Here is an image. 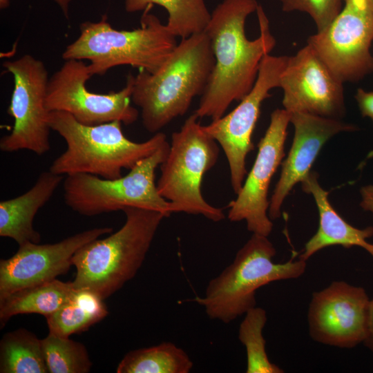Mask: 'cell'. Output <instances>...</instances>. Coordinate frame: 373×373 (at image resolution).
<instances>
[{
  "label": "cell",
  "mask_w": 373,
  "mask_h": 373,
  "mask_svg": "<svg viewBox=\"0 0 373 373\" xmlns=\"http://www.w3.org/2000/svg\"><path fill=\"white\" fill-rule=\"evenodd\" d=\"M204 32L216 61L194 113L200 119L216 120L251 90L260 62L273 50L276 39L256 0L222 1L211 13Z\"/></svg>",
  "instance_id": "1"
},
{
  "label": "cell",
  "mask_w": 373,
  "mask_h": 373,
  "mask_svg": "<svg viewBox=\"0 0 373 373\" xmlns=\"http://www.w3.org/2000/svg\"><path fill=\"white\" fill-rule=\"evenodd\" d=\"M215 61L204 31L182 39L156 72L140 70L134 79L131 102L141 109L144 128L156 133L184 115L194 97L204 93Z\"/></svg>",
  "instance_id": "2"
},
{
  "label": "cell",
  "mask_w": 373,
  "mask_h": 373,
  "mask_svg": "<svg viewBox=\"0 0 373 373\" xmlns=\"http://www.w3.org/2000/svg\"><path fill=\"white\" fill-rule=\"evenodd\" d=\"M51 130L66 142V150L52 162L49 170L58 175H94L104 179L122 176V170L133 169L169 142L162 132L145 142H135L123 133L122 122L113 121L88 126L71 115L51 111L48 115Z\"/></svg>",
  "instance_id": "3"
},
{
  "label": "cell",
  "mask_w": 373,
  "mask_h": 373,
  "mask_svg": "<svg viewBox=\"0 0 373 373\" xmlns=\"http://www.w3.org/2000/svg\"><path fill=\"white\" fill-rule=\"evenodd\" d=\"M123 226L103 239L84 245L74 254L75 289H88L104 300L111 296L141 267L155 235L166 216L159 211L128 207Z\"/></svg>",
  "instance_id": "4"
},
{
  "label": "cell",
  "mask_w": 373,
  "mask_h": 373,
  "mask_svg": "<svg viewBox=\"0 0 373 373\" xmlns=\"http://www.w3.org/2000/svg\"><path fill=\"white\" fill-rule=\"evenodd\" d=\"M150 8L141 17V26L131 30L113 28L106 15L97 22L82 23L79 37L66 46L62 58L88 60L93 76L104 75L122 65L156 72L178 44L167 26L148 12Z\"/></svg>",
  "instance_id": "5"
},
{
  "label": "cell",
  "mask_w": 373,
  "mask_h": 373,
  "mask_svg": "<svg viewBox=\"0 0 373 373\" xmlns=\"http://www.w3.org/2000/svg\"><path fill=\"white\" fill-rule=\"evenodd\" d=\"M276 251L267 236L252 233L233 262L211 279L203 296L193 300L207 316L229 323L256 306V291L272 282L296 279L305 271L307 261L294 258L276 263Z\"/></svg>",
  "instance_id": "6"
},
{
  "label": "cell",
  "mask_w": 373,
  "mask_h": 373,
  "mask_svg": "<svg viewBox=\"0 0 373 373\" xmlns=\"http://www.w3.org/2000/svg\"><path fill=\"white\" fill-rule=\"evenodd\" d=\"M193 113L179 131L173 132L168 155L160 164L157 182L160 195L169 202L172 213L200 215L213 222L222 220V210L204 198V174L216 164L218 142L208 135Z\"/></svg>",
  "instance_id": "7"
},
{
  "label": "cell",
  "mask_w": 373,
  "mask_h": 373,
  "mask_svg": "<svg viewBox=\"0 0 373 373\" xmlns=\"http://www.w3.org/2000/svg\"><path fill=\"white\" fill-rule=\"evenodd\" d=\"M169 146V143L163 146L117 179L87 173L66 175L63 185L66 204L85 216L137 207L159 211L169 217L171 214L169 202L157 191L155 171L166 157Z\"/></svg>",
  "instance_id": "8"
},
{
  "label": "cell",
  "mask_w": 373,
  "mask_h": 373,
  "mask_svg": "<svg viewBox=\"0 0 373 373\" xmlns=\"http://www.w3.org/2000/svg\"><path fill=\"white\" fill-rule=\"evenodd\" d=\"M2 66L13 77L7 112L14 124L10 133L1 138L0 149L7 153L28 150L42 155L50 149V112L46 104L48 70L43 61L28 54Z\"/></svg>",
  "instance_id": "9"
},
{
  "label": "cell",
  "mask_w": 373,
  "mask_h": 373,
  "mask_svg": "<svg viewBox=\"0 0 373 373\" xmlns=\"http://www.w3.org/2000/svg\"><path fill=\"white\" fill-rule=\"evenodd\" d=\"M83 60H65L50 78L46 108L49 112L62 111L88 126L119 121L125 125L137 121L139 112L131 104L135 76L129 74L125 87L106 94L93 93L86 82L92 77Z\"/></svg>",
  "instance_id": "10"
},
{
  "label": "cell",
  "mask_w": 373,
  "mask_h": 373,
  "mask_svg": "<svg viewBox=\"0 0 373 373\" xmlns=\"http://www.w3.org/2000/svg\"><path fill=\"white\" fill-rule=\"evenodd\" d=\"M372 41L373 15L368 0H345L336 18L309 37L307 44L344 83L373 72Z\"/></svg>",
  "instance_id": "11"
},
{
  "label": "cell",
  "mask_w": 373,
  "mask_h": 373,
  "mask_svg": "<svg viewBox=\"0 0 373 373\" xmlns=\"http://www.w3.org/2000/svg\"><path fill=\"white\" fill-rule=\"evenodd\" d=\"M288 57L266 55L262 59L251 90L229 113L202 126L223 150L236 194L241 189L247 175L246 157L254 146L251 137L258 119L262 103L271 97L269 91L279 87L280 77Z\"/></svg>",
  "instance_id": "12"
},
{
  "label": "cell",
  "mask_w": 373,
  "mask_h": 373,
  "mask_svg": "<svg viewBox=\"0 0 373 373\" xmlns=\"http://www.w3.org/2000/svg\"><path fill=\"white\" fill-rule=\"evenodd\" d=\"M370 298L362 287L333 281L314 291L309 304V334L316 342L343 349L365 339Z\"/></svg>",
  "instance_id": "13"
},
{
  "label": "cell",
  "mask_w": 373,
  "mask_h": 373,
  "mask_svg": "<svg viewBox=\"0 0 373 373\" xmlns=\"http://www.w3.org/2000/svg\"><path fill=\"white\" fill-rule=\"evenodd\" d=\"M290 113L276 109L270 116L269 126L258 143L254 164L237 198L228 205L231 222L245 221L252 233L269 236L273 223L268 215L267 198L271 178L285 156V142Z\"/></svg>",
  "instance_id": "14"
},
{
  "label": "cell",
  "mask_w": 373,
  "mask_h": 373,
  "mask_svg": "<svg viewBox=\"0 0 373 373\" xmlns=\"http://www.w3.org/2000/svg\"><path fill=\"white\" fill-rule=\"evenodd\" d=\"M343 84L307 44L288 57L281 73L284 109L340 119L345 114Z\"/></svg>",
  "instance_id": "15"
},
{
  "label": "cell",
  "mask_w": 373,
  "mask_h": 373,
  "mask_svg": "<svg viewBox=\"0 0 373 373\" xmlns=\"http://www.w3.org/2000/svg\"><path fill=\"white\" fill-rule=\"evenodd\" d=\"M112 230L110 227L93 228L52 244L26 242L19 245L12 257L0 260V300L66 273L79 249Z\"/></svg>",
  "instance_id": "16"
},
{
  "label": "cell",
  "mask_w": 373,
  "mask_h": 373,
  "mask_svg": "<svg viewBox=\"0 0 373 373\" xmlns=\"http://www.w3.org/2000/svg\"><path fill=\"white\" fill-rule=\"evenodd\" d=\"M294 137L287 158L282 163L280 178L269 201L268 215L271 220L281 215L284 200L298 182H301L323 145L334 135L356 129L340 119L329 118L305 113H290Z\"/></svg>",
  "instance_id": "17"
},
{
  "label": "cell",
  "mask_w": 373,
  "mask_h": 373,
  "mask_svg": "<svg viewBox=\"0 0 373 373\" xmlns=\"http://www.w3.org/2000/svg\"><path fill=\"white\" fill-rule=\"evenodd\" d=\"M318 175L310 171L301 182L303 190L313 195L316 202L319 224L316 233L306 242L298 258L307 261L318 251L334 245L349 249L354 246L365 249L373 258V244L367 239L373 236V227L358 229L346 222L333 208L328 192L318 182Z\"/></svg>",
  "instance_id": "18"
},
{
  "label": "cell",
  "mask_w": 373,
  "mask_h": 373,
  "mask_svg": "<svg viewBox=\"0 0 373 373\" xmlns=\"http://www.w3.org/2000/svg\"><path fill=\"white\" fill-rule=\"evenodd\" d=\"M64 176L50 170L42 172L35 184L22 195L0 202V236L13 239L19 245L39 243L40 234L33 228L38 211L51 198Z\"/></svg>",
  "instance_id": "19"
},
{
  "label": "cell",
  "mask_w": 373,
  "mask_h": 373,
  "mask_svg": "<svg viewBox=\"0 0 373 373\" xmlns=\"http://www.w3.org/2000/svg\"><path fill=\"white\" fill-rule=\"evenodd\" d=\"M73 289L72 282L56 278L19 290L0 300L1 328L17 314L34 313L48 316L68 300Z\"/></svg>",
  "instance_id": "20"
},
{
  "label": "cell",
  "mask_w": 373,
  "mask_h": 373,
  "mask_svg": "<svg viewBox=\"0 0 373 373\" xmlns=\"http://www.w3.org/2000/svg\"><path fill=\"white\" fill-rule=\"evenodd\" d=\"M108 314L100 296L88 289L74 288L68 300L46 318L49 332L69 337L86 331Z\"/></svg>",
  "instance_id": "21"
},
{
  "label": "cell",
  "mask_w": 373,
  "mask_h": 373,
  "mask_svg": "<svg viewBox=\"0 0 373 373\" xmlns=\"http://www.w3.org/2000/svg\"><path fill=\"white\" fill-rule=\"evenodd\" d=\"M193 363L182 348L171 342L128 352L117 367V373H189Z\"/></svg>",
  "instance_id": "22"
},
{
  "label": "cell",
  "mask_w": 373,
  "mask_h": 373,
  "mask_svg": "<svg viewBox=\"0 0 373 373\" xmlns=\"http://www.w3.org/2000/svg\"><path fill=\"white\" fill-rule=\"evenodd\" d=\"M157 4L168 13L166 26L176 37L185 39L204 32L211 18L204 0H125L128 12L145 10Z\"/></svg>",
  "instance_id": "23"
},
{
  "label": "cell",
  "mask_w": 373,
  "mask_h": 373,
  "mask_svg": "<svg viewBox=\"0 0 373 373\" xmlns=\"http://www.w3.org/2000/svg\"><path fill=\"white\" fill-rule=\"evenodd\" d=\"M1 373H48L41 340L20 328L8 332L0 341Z\"/></svg>",
  "instance_id": "24"
},
{
  "label": "cell",
  "mask_w": 373,
  "mask_h": 373,
  "mask_svg": "<svg viewBox=\"0 0 373 373\" xmlns=\"http://www.w3.org/2000/svg\"><path fill=\"white\" fill-rule=\"evenodd\" d=\"M267 321L265 309L254 307L245 314L238 329V339L245 346L247 373H283V370L271 363L266 352L263 329Z\"/></svg>",
  "instance_id": "25"
},
{
  "label": "cell",
  "mask_w": 373,
  "mask_h": 373,
  "mask_svg": "<svg viewBox=\"0 0 373 373\" xmlns=\"http://www.w3.org/2000/svg\"><path fill=\"white\" fill-rule=\"evenodd\" d=\"M41 346L48 373L90 372L92 362L82 343L49 332Z\"/></svg>",
  "instance_id": "26"
},
{
  "label": "cell",
  "mask_w": 373,
  "mask_h": 373,
  "mask_svg": "<svg viewBox=\"0 0 373 373\" xmlns=\"http://www.w3.org/2000/svg\"><path fill=\"white\" fill-rule=\"evenodd\" d=\"M284 12L298 10L307 13L317 32L326 28L343 8L344 0H279Z\"/></svg>",
  "instance_id": "27"
},
{
  "label": "cell",
  "mask_w": 373,
  "mask_h": 373,
  "mask_svg": "<svg viewBox=\"0 0 373 373\" xmlns=\"http://www.w3.org/2000/svg\"><path fill=\"white\" fill-rule=\"evenodd\" d=\"M355 99L363 117L370 118L373 122V91L357 89Z\"/></svg>",
  "instance_id": "28"
},
{
  "label": "cell",
  "mask_w": 373,
  "mask_h": 373,
  "mask_svg": "<svg viewBox=\"0 0 373 373\" xmlns=\"http://www.w3.org/2000/svg\"><path fill=\"white\" fill-rule=\"evenodd\" d=\"M360 193L362 198L360 206L363 210L373 213V185L363 186Z\"/></svg>",
  "instance_id": "29"
},
{
  "label": "cell",
  "mask_w": 373,
  "mask_h": 373,
  "mask_svg": "<svg viewBox=\"0 0 373 373\" xmlns=\"http://www.w3.org/2000/svg\"><path fill=\"white\" fill-rule=\"evenodd\" d=\"M363 343L373 354V298L370 299L367 335Z\"/></svg>",
  "instance_id": "30"
},
{
  "label": "cell",
  "mask_w": 373,
  "mask_h": 373,
  "mask_svg": "<svg viewBox=\"0 0 373 373\" xmlns=\"http://www.w3.org/2000/svg\"><path fill=\"white\" fill-rule=\"evenodd\" d=\"M60 7L66 18H68L69 5L72 0H54ZM10 0H0L1 9H5L9 6Z\"/></svg>",
  "instance_id": "31"
},
{
  "label": "cell",
  "mask_w": 373,
  "mask_h": 373,
  "mask_svg": "<svg viewBox=\"0 0 373 373\" xmlns=\"http://www.w3.org/2000/svg\"><path fill=\"white\" fill-rule=\"evenodd\" d=\"M368 3L370 6L372 15H373V0H368Z\"/></svg>",
  "instance_id": "32"
},
{
  "label": "cell",
  "mask_w": 373,
  "mask_h": 373,
  "mask_svg": "<svg viewBox=\"0 0 373 373\" xmlns=\"http://www.w3.org/2000/svg\"><path fill=\"white\" fill-rule=\"evenodd\" d=\"M345 1V0H344Z\"/></svg>",
  "instance_id": "33"
}]
</instances>
